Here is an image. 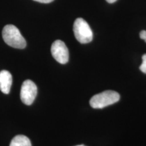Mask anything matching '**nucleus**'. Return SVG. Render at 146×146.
Listing matches in <instances>:
<instances>
[{"instance_id": "nucleus-6", "label": "nucleus", "mask_w": 146, "mask_h": 146, "mask_svg": "<svg viewBox=\"0 0 146 146\" xmlns=\"http://www.w3.org/2000/svg\"><path fill=\"white\" fill-rule=\"evenodd\" d=\"M12 83V74L7 70H1L0 72V90L3 94H8L10 91Z\"/></svg>"}, {"instance_id": "nucleus-7", "label": "nucleus", "mask_w": 146, "mask_h": 146, "mask_svg": "<svg viewBox=\"0 0 146 146\" xmlns=\"http://www.w3.org/2000/svg\"><path fill=\"white\" fill-rule=\"evenodd\" d=\"M10 146H32L30 139L25 135H16L12 139Z\"/></svg>"}, {"instance_id": "nucleus-4", "label": "nucleus", "mask_w": 146, "mask_h": 146, "mask_svg": "<svg viewBox=\"0 0 146 146\" xmlns=\"http://www.w3.org/2000/svg\"><path fill=\"white\" fill-rule=\"evenodd\" d=\"M37 94V87L31 80L23 82L21 90V99L25 104L30 106L33 103Z\"/></svg>"}, {"instance_id": "nucleus-2", "label": "nucleus", "mask_w": 146, "mask_h": 146, "mask_svg": "<svg viewBox=\"0 0 146 146\" xmlns=\"http://www.w3.org/2000/svg\"><path fill=\"white\" fill-rule=\"evenodd\" d=\"M120 100V95L114 91H105L95 95L91 98L90 106L94 109H101L116 103Z\"/></svg>"}, {"instance_id": "nucleus-11", "label": "nucleus", "mask_w": 146, "mask_h": 146, "mask_svg": "<svg viewBox=\"0 0 146 146\" xmlns=\"http://www.w3.org/2000/svg\"><path fill=\"white\" fill-rule=\"evenodd\" d=\"M117 1V0H106L107 2H108L110 3H114V2H115V1Z\"/></svg>"}, {"instance_id": "nucleus-9", "label": "nucleus", "mask_w": 146, "mask_h": 146, "mask_svg": "<svg viewBox=\"0 0 146 146\" xmlns=\"http://www.w3.org/2000/svg\"><path fill=\"white\" fill-rule=\"evenodd\" d=\"M140 38L146 42V31H141L139 33Z\"/></svg>"}, {"instance_id": "nucleus-3", "label": "nucleus", "mask_w": 146, "mask_h": 146, "mask_svg": "<svg viewBox=\"0 0 146 146\" xmlns=\"http://www.w3.org/2000/svg\"><path fill=\"white\" fill-rule=\"evenodd\" d=\"M73 31L75 38L79 43L85 44L93 40L92 31L89 24L83 18H76L73 26Z\"/></svg>"}, {"instance_id": "nucleus-12", "label": "nucleus", "mask_w": 146, "mask_h": 146, "mask_svg": "<svg viewBox=\"0 0 146 146\" xmlns=\"http://www.w3.org/2000/svg\"><path fill=\"white\" fill-rule=\"evenodd\" d=\"M76 146H85V145H76Z\"/></svg>"}, {"instance_id": "nucleus-1", "label": "nucleus", "mask_w": 146, "mask_h": 146, "mask_svg": "<svg viewBox=\"0 0 146 146\" xmlns=\"http://www.w3.org/2000/svg\"><path fill=\"white\" fill-rule=\"evenodd\" d=\"M3 41L9 46L17 49H24L27 45L26 40L22 35L19 29L12 25L4 27L2 31Z\"/></svg>"}, {"instance_id": "nucleus-8", "label": "nucleus", "mask_w": 146, "mask_h": 146, "mask_svg": "<svg viewBox=\"0 0 146 146\" xmlns=\"http://www.w3.org/2000/svg\"><path fill=\"white\" fill-rule=\"evenodd\" d=\"M142 60H143V62H142V64L140 66L139 69L141 70L142 72L146 74V54L143 55V56H142Z\"/></svg>"}, {"instance_id": "nucleus-5", "label": "nucleus", "mask_w": 146, "mask_h": 146, "mask_svg": "<svg viewBox=\"0 0 146 146\" xmlns=\"http://www.w3.org/2000/svg\"><path fill=\"white\" fill-rule=\"evenodd\" d=\"M52 56L58 62L65 64L68 62L69 52L66 45L61 40H56L51 47Z\"/></svg>"}, {"instance_id": "nucleus-10", "label": "nucleus", "mask_w": 146, "mask_h": 146, "mask_svg": "<svg viewBox=\"0 0 146 146\" xmlns=\"http://www.w3.org/2000/svg\"><path fill=\"white\" fill-rule=\"evenodd\" d=\"M33 1H37L39 3H49L52 2L54 0H33Z\"/></svg>"}]
</instances>
